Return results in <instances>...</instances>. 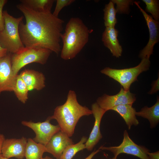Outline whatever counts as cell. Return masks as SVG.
I'll list each match as a JSON object with an SVG mask.
<instances>
[{
    "instance_id": "cell-24",
    "label": "cell",
    "mask_w": 159,
    "mask_h": 159,
    "mask_svg": "<svg viewBox=\"0 0 159 159\" xmlns=\"http://www.w3.org/2000/svg\"><path fill=\"white\" fill-rule=\"evenodd\" d=\"M146 5L145 12L150 13L153 19L159 20V1L158 0H142Z\"/></svg>"
},
{
    "instance_id": "cell-35",
    "label": "cell",
    "mask_w": 159,
    "mask_h": 159,
    "mask_svg": "<svg viewBox=\"0 0 159 159\" xmlns=\"http://www.w3.org/2000/svg\"><path fill=\"white\" fill-rule=\"evenodd\" d=\"M117 159V158H115L114 157L111 158H109V159Z\"/></svg>"
},
{
    "instance_id": "cell-18",
    "label": "cell",
    "mask_w": 159,
    "mask_h": 159,
    "mask_svg": "<svg viewBox=\"0 0 159 159\" xmlns=\"http://www.w3.org/2000/svg\"><path fill=\"white\" fill-rule=\"evenodd\" d=\"M136 115L146 118L150 123L151 128L155 127L159 122V98L157 97L156 103L152 106H145L139 112H136Z\"/></svg>"
},
{
    "instance_id": "cell-2",
    "label": "cell",
    "mask_w": 159,
    "mask_h": 159,
    "mask_svg": "<svg viewBox=\"0 0 159 159\" xmlns=\"http://www.w3.org/2000/svg\"><path fill=\"white\" fill-rule=\"evenodd\" d=\"M92 114V110L86 106L80 105L75 92L70 90L68 92L65 102L56 107L53 115L49 117L51 120H55L60 130L70 137L73 135L80 119L83 116Z\"/></svg>"
},
{
    "instance_id": "cell-30",
    "label": "cell",
    "mask_w": 159,
    "mask_h": 159,
    "mask_svg": "<svg viewBox=\"0 0 159 159\" xmlns=\"http://www.w3.org/2000/svg\"><path fill=\"white\" fill-rule=\"evenodd\" d=\"M8 53L6 49L3 47L0 44V58L6 56Z\"/></svg>"
},
{
    "instance_id": "cell-14",
    "label": "cell",
    "mask_w": 159,
    "mask_h": 159,
    "mask_svg": "<svg viewBox=\"0 0 159 159\" xmlns=\"http://www.w3.org/2000/svg\"><path fill=\"white\" fill-rule=\"evenodd\" d=\"M73 143L72 139L60 130L52 136L45 146L47 152L52 154L56 159H59L66 147Z\"/></svg>"
},
{
    "instance_id": "cell-3",
    "label": "cell",
    "mask_w": 159,
    "mask_h": 159,
    "mask_svg": "<svg viewBox=\"0 0 159 159\" xmlns=\"http://www.w3.org/2000/svg\"><path fill=\"white\" fill-rule=\"evenodd\" d=\"M89 36L88 29L82 20L78 17L71 18L61 35V58L67 60L75 58L87 43Z\"/></svg>"
},
{
    "instance_id": "cell-31",
    "label": "cell",
    "mask_w": 159,
    "mask_h": 159,
    "mask_svg": "<svg viewBox=\"0 0 159 159\" xmlns=\"http://www.w3.org/2000/svg\"><path fill=\"white\" fill-rule=\"evenodd\" d=\"M100 151L99 149L97 150H94L85 159H92L95 155Z\"/></svg>"
},
{
    "instance_id": "cell-15",
    "label": "cell",
    "mask_w": 159,
    "mask_h": 159,
    "mask_svg": "<svg viewBox=\"0 0 159 159\" xmlns=\"http://www.w3.org/2000/svg\"><path fill=\"white\" fill-rule=\"evenodd\" d=\"M118 34V31L115 27H105L102 39L104 45L110 50L113 56L117 58L121 56L122 52L117 38Z\"/></svg>"
},
{
    "instance_id": "cell-10",
    "label": "cell",
    "mask_w": 159,
    "mask_h": 159,
    "mask_svg": "<svg viewBox=\"0 0 159 159\" xmlns=\"http://www.w3.org/2000/svg\"><path fill=\"white\" fill-rule=\"evenodd\" d=\"M136 100L135 95L130 91H126L121 88L117 94L110 95L104 94L98 97L97 103L106 112L113 107L121 105H132Z\"/></svg>"
},
{
    "instance_id": "cell-11",
    "label": "cell",
    "mask_w": 159,
    "mask_h": 159,
    "mask_svg": "<svg viewBox=\"0 0 159 159\" xmlns=\"http://www.w3.org/2000/svg\"><path fill=\"white\" fill-rule=\"evenodd\" d=\"M11 53L0 58V95L4 91L13 92L17 75L13 71Z\"/></svg>"
},
{
    "instance_id": "cell-17",
    "label": "cell",
    "mask_w": 159,
    "mask_h": 159,
    "mask_svg": "<svg viewBox=\"0 0 159 159\" xmlns=\"http://www.w3.org/2000/svg\"><path fill=\"white\" fill-rule=\"evenodd\" d=\"M132 105H121L111 109L117 112L123 119L129 130L132 125L137 126L139 123L136 116V110Z\"/></svg>"
},
{
    "instance_id": "cell-19",
    "label": "cell",
    "mask_w": 159,
    "mask_h": 159,
    "mask_svg": "<svg viewBox=\"0 0 159 159\" xmlns=\"http://www.w3.org/2000/svg\"><path fill=\"white\" fill-rule=\"evenodd\" d=\"M46 152L44 145L36 142L31 138L27 139L24 156L26 159H41Z\"/></svg>"
},
{
    "instance_id": "cell-27",
    "label": "cell",
    "mask_w": 159,
    "mask_h": 159,
    "mask_svg": "<svg viewBox=\"0 0 159 159\" xmlns=\"http://www.w3.org/2000/svg\"><path fill=\"white\" fill-rule=\"evenodd\" d=\"M7 1V0H0V32L3 30L4 24L3 9Z\"/></svg>"
},
{
    "instance_id": "cell-5",
    "label": "cell",
    "mask_w": 159,
    "mask_h": 159,
    "mask_svg": "<svg viewBox=\"0 0 159 159\" xmlns=\"http://www.w3.org/2000/svg\"><path fill=\"white\" fill-rule=\"evenodd\" d=\"M52 52L49 49L45 48L25 47L11 55L12 67L14 74L17 75L22 68L30 63L45 64Z\"/></svg>"
},
{
    "instance_id": "cell-8",
    "label": "cell",
    "mask_w": 159,
    "mask_h": 159,
    "mask_svg": "<svg viewBox=\"0 0 159 159\" xmlns=\"http://www.w3.org/2000/svg\"><path fill=\"white\" fill-rule=\"evenodd\" d=\"M51 120L49 117L42 122L23 121L21 123L34 132L36 136L33 139L34 141L45 146L52 136L60 130L58 125H54L50 123Z\"/></svg>"
},
{
    "instance_id": "cell-1",
    "label": "cell",
    "mask_w": 159,
    "mask_h": 159,
    "mask_svg": "<svg viewBox=\"0 0 159 159\" xmlns=\"http://www.w3.org/2000/svg\"><path fill=\"white\" fill-rule=\"evenodd\" d=\"M16 7L26 20L25 23L22 21L19 26L20 38L24 47L45 48L58 55L61 49L63 20L51 12L36 11L21 3Z\"/></svg>"
},
{
    "instance_id": "cell-23",
    "label": "cell",
    "mask_w": 159,
    "mask_h": 159,
    "mask_svg": "<svg viewBox=\"0 0 159 159\" xmlns=\"http://www.w3.org/2000/svg\"><path fill=\"white\" fill-rule=\"evenodd\" d=\"M103 11V19L105 27H115L117 22L116 18L117 11L115 7V4L111 0L105 5Z\"/></svg>"
},
{
    "instance_id": "cell-16",
    "label": "cell",
    "mask_w": 159,
    "mask_h": 159,
    "mask_svg": "<svg viewBox=\"0 0 159 159\" xmlns=\"http://www.w3.org/2000/svg\"><path fill=\"white\" fill-rule=\"evenodd\" d=\"M19 74L29 91L34 90L39 91L45 87V77L41 72L33 69H25Z\"/></svg>"
},
{
    "instance_id": "cell-26",
    "label": "cell",
    "mask_w": 159,
    "mask_h": 159,
    "mask_svg": "<svg viewBox=\"0 0 159 159\" xmlns=\"http://www.w3.org/2000/svg\"><path fill=\"white\" fill-rule=\"evenodd\" d=\"M74 1V0H57L54 11L52 13L53 14L54 16L58 17L60 12L63 8L70 5Z\"/></svg>"
},
{
    "instance_id": "cell-29",
    "label": "cell",
    "mask_w": 159,
    "mask_h": 159,
    "mask_svg": "<svg viewBox=\"0 0 159 159\" xmlns=\"http://www.w3.org/2000/svg\"><path fill=\"white\" fill-rule=\"evenodd\" d=\"M149 159H159V151L155 152L150 153L149 152L147 153Z\"/></svg>"
},
{
    "instance_id": "cell-6",
    "label": "cell",
    "mask_w": 159,
    "mask_h": 159,
    "mask_svg": "<svg viewBox=\"0 0 159 159\" xmlns=\"http://www.w3.org/2000/svg\"><path fill=\"white\" fill-rule=\"evenodd\" d=\"M141 59L138 65L133 67L117 69L106 67L100 72L118 82L125 91H130L131 85L137 80L138 75L149 69L150 64L149 59Z\"/></svg>"
},
{
    "instance_id": "cell-25",
    "label": "cell",
    "mask_w": 159,
    "mask_h": 159,
    "mask_svg": "<svg viewBox=\"0 0 159 159\" xmlns=\"http://www.w3.org/2000/svg\"><path fill=\"white\" fill-rule=\"evenodd\" d=\"M112 2L116 4V9L117 13L119 14H128L130 13V7L133 5L134 1L132 0H111Z\"/></svg>"
},
{
    "instance_id": "cell-4",
    "label": "cell",
    "mask_w": 159,
    "mask_h": 159,
    "mask_svg": "<svg viewBox=\"0 0 159 159\" xmlns=\"http://www.w3.org/2000/svg\"><path fill=\"white\" fill-rule=\"evenodd\" d=\"M4 24L3 30L0 32V44L8 53L14 54L24 47L21 39L19 26L24 16L15 17L7 10L3 12Z\"/></svg>"
},
{
    "instance_id": "cell-20",
    "label": "cell",
    "mask_w": 159,
    "mask_h": 159,
    "mask_svg": "<svg viewBox=\"0 0 159 159\" xmlns=\"http://www.w3.org/2000/svg\"><path fill=\"white\" fill-rule=\"evenodd\" d=\"M21 3L36 11L50 12L54 1V0H21Z\"/></svg>"
},
{
    "instance_id": "cell-34",
    "label": "cell",
    "mask_w": 159,
    "mask_h": 159,
    "mask_svg": "<svg viewBox=\"0 0 159 159\" xmlns=\"http://www.w3.org/2000/svg\"><path fill=\"white\" fill-rule=\"evenodd\" d=\"M0 159H8L4 157L1 154L0 155Z\"/></svg>"
},
{
    "instance_id": "cell-21",
    "label": "cell",
    "mask_w": 159,
    "mask_h": 159,
    "mask_svg": "<svg viewBox=\"0 0 159 159\" xmlns=\"http://www.w3.org/2000/svg\"><path fill=\"white\" fill-rule=\"evenodd\" d=\"M29 90L19 74L16 77L13 91L18 100L23 103H25L28 98Z\"/></svg>"
},
{
    "instance_id": "cell-22",
    "label": "cell",
    "mask_w": 159,
    "mask_h": 159,
    "mask_svg": "<svg viewBox=\"0 0 159 159\" xmlns=\"http://www.w3.org/2000/svg\"><path fill=\"white\" fill-rule=\"evenodd\" d=\"M87 139V137L83 136L78 143L67 146L59 159H72L77 152L85 149V143Z\"/></svg>"
},
{
    "instance_id": "cell-33",
    "label": "cell",
    "mask_w": 159,
    "mask_h": 159,
    "mask_svg": "<svg viewBox=\"0 0 159 159\" xmlns=\"http://www.w3.org/2000/svg\"><path fill=\"white\" fill-rule=\"evenodd\" d=\"M41 159H53L48 156H46L44 158H42Z\"/></svg>"
},
{
    "instance_id": "cell-9",
    "label": "cell",
    "mask_w": 159,
    "mask_h": 159,
    "mask_svg": "<svg viewBox=\"0 0 159 159\" xmlns=\"http://www.w3.org/2000/svg\"><path fill=\"white\" fill-rule=\"evenodd\" d=\"M142 13L148 26L149 33V39L146 46L140 52L139 57L142 59L144 58L149 59L153 54L154 47L159 41V23L155 20L151 16L148 15L140 6L138 2L134 1Z\"/></svg>"
},
{
    "instance_id": "cell-7",
    "label": "cell",
    "mask_w": 159,
    "mask_h": 159,
    "mask_svg": "<svg viewBox=\"0 0 159 159\" xmlns=\"http://www.w3.org/2000/svg\"><path fill=\"white\" fill-rule=\"evenodd\" d=\"M101 150H107L112 153L114 157L117 158L121 153L130 154L140 159H149L147 153L149 150L144 146L138 145L129 136L126 130L123 132V138L122 143L118 146L104 147L101 146L99 148Z\"/></svg>"
},
{
    "instance_id": "cell-28",
    "label": "cell",
    "mask_w": 159,
    "mask_h": 159,
    "mask_svg": "<svg viewBox=\"0 0 159 159\" xmlns=\"http://www.w3.org/2000/svg\"><path fill=\"white\" fill-rule=\"evenodd\" d=\"M159 90V77L154 81L152 84V88L149 92V94L152 95L156 93Z\"/></svg>"
},
{
    "instance_id": "cell-13",
    "label": "cell",
    "mask_w": 159,
    "mask_h": 159,
    "mask_svg": "<svg viewBox=\"0 0 159 159\" xmlns=\"http://www.w3.org/2000/svg\"><path fill=\"white\" fill-rule=\"evenodd\" d=\"M92 114L95 118V122L89 138L85 143V148L92 151L102 137L100 130L102 118L106 112L101 108L97 102L93 103L91 106Z\"/></svg>"
},
{
    "instance_id": "cell-32",
    "label": "cell",
    "mask_w": 159,
    "mask_h": 159,
    "mask_svg": "<svg viewBox=\"0 0 159 159\" xmlns=\"http://www.w3.org/2000/svg\"><path fill=\"white\" fill-rule=\"evenodd\" d=\"M5 139L4 135L0 133V155L1 154V148L3 141Z\"/></svg>"
},
{
    "instance_id": "cell-12",
    "label": "cell",
    "mask_w": 159,
    "mask_h": 159,
    "mask_svg": "<svg viewBox=\"0 0 159 159\" xmlns=\"http://www.w3.org/2000/svg\"><path fill=\"white\" fill-rule=\"evenodd\" d=\"M27 142V139L23 137L19 139H5L2 144L1 154L8 159L12 157L22 159L25 157Z\"/></svg>"
}]
</instances>
